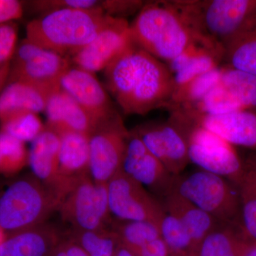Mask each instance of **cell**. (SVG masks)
Instances as JSON below:
<instances>
[{"label":"cell","mask_w":256,"mask_h":256,"mask_svg":"<svg viewBox=\"0 0 256 256\" xmlns=\"http://www.w3.org/2000/svg\"><path fill=\"white\" fill-rule=\"evenodd\" d=\"M48 98L26 82H8L0 95V124L18 114L44 112Z\"/></svg>","instance_id":"cell-22"},{"label":"cell","mask_w":256,"mask_h":256,"mask_svg":"<svg viewBox=\"0 0 256 256\" xmlns=\"http://www.w3.org/2000/svg\"><path fill=\"white\" fill-rule=\"evenodd\" d=\"M121 171L164 198L172 192L176 176L148 150L133 130L126 142Z\"/></svg>","instance_id":"cell-14"},{"label":"cell","mask_w":256,"mask_h":256,"mask_svg":"<svg viewBox=\"0 0 256 256\" xmlns=\"http://www.w3.org/2000/svg\"><path fill=\"white\" fill-rule=\"evenodd\" d=\"M172 192L210 214L220 224L240 228L239 194L225 180L201 170L190 175H176Z\"/></svg>","instance_id":"cell-6"},{"label":"cell","mask_w":256,"mask_h":256,"mask_svg":"<svg viewBox=\"0 0 256 256\" xmlns=\"http://www.w3.org/2000/svg\"><path fill=\"white\" fill-rule=\"evenodd\" d=\"M114 256H137L134 252H131L130 250L120 245L118 242L117 248H116V254Z\"/></svg>","instance_id":"cell-41"},{"label":"cell","mask_w":256,"mask_h":256,"mask_svg":"<svg viewBox=\"0 0 256 256\" xmlns=\"http://www.w3.org/2000/svg\"><path fill=\"white\" fill-rule=\"evenodd\" d=\"M58 182L56 194L60 204L78 181L89 176V136L68 132L60 134Z\"/></svg>","instance_id":"cell-16"},{"label":"cell","mask_w":256,"mask_h":256,"mask_svg":"<svg viewBox=\"0 0 256 256\" xmlns=\"http://www.w3.org/2000/svg\"><path fill=\"white\" fill-rule=\"evenodd\" d=\"M133 44L127 20L112 16L96 38L70 60L75 66L95 74L105 70Z\"/></svg>","instance_id":"cell-13"},{"label":"cell","mask_w":256,"mask_h":256,"mask_svg":"<svg viewBox=\"0 0 256 256\" xmlns=\"http://www.w3.org/2000/svg\"><path fill=\"white\" fill-rule=\"evenodd\" d=\"M60 152V136L46 128L32 141L28 151V164L35 178L53 192L56 196Z\"/></svg>","instance_id":"cell-20"},{"label":"cell","mask_w":256,"mask_h":256,"mask_svg":"<svg viewBox=\"0 0 256 256\" xmlns=\"http://www.w3.org/2000/svg\"><path fill=\"white\" fill-rule=\"evenodd\" d=\"M133 131L171 174L180 175L190 162L186 129L175 114L166 122L142 124Z\"/></svg>","instance_id":"cell-10"},{"label":"cell","mask_w":256,"mask_h":256,"mask_svg":"<svg viewBox=\"0 0 256 256\" xmlns=\"http://www.w3.org/2000/svg\"><path fill=\"white\" fill-rule=\"evenodd\" d=\"M70 67L68 58L24 38L12 58L8 82H26L50 97L60 90L62 77Z\"/></svg>","instance_id":"cell-7"},{"label":"cell","mask_w":256,"mask_h":256,"mask_svg":"<svg viewBox=\"0 0 256 256\" xmlns=\"http://www.w3.org/2000/svg\"><path fill=\"white\" fill-rule=\"evenodd\" d=\"M220 84L244 110L256 109V76L230 67H223Z\"/></svg>","instance_id":"cell-26"},{"label":"cell","mask_w":256,"mask_h":256,"mask_svg":"<svg viewBox=\"0 0 256 256\" xmlns=\"http://www.w3.org/2000/svg\"><path fill=\"white\" fill-rule=\"evenodd\" d=\"M129 133L119 116L89 136V173L95 182L108 184L120 171Z\"/></svg>","instance_id":"cell-12"},{"label":"cell","mask_w":256,"mask_h":256,"mask_svg":"<svg viewBox=\"0 0 256 256\" xmlns=\"http://www.w3.org/2000/svg\"><path fill=\"white\" fill-rule=\"evenodd\" d=\"M106 89L126 114H146L169 108L174 77L166 64L136 44L104 70Z\"/></svg>","instance_id":"cell-1"},{"label":"cell","mask_w":256,"mask_h":256,"mask_svg":"<svg viewBox=\"0 0 256 256\" xmlns=\"http://www.w3.org/2000/svg\"><path fill=\"white\" fill-rule=\"evenodd\" d=\"M170 2L198 36L224 50L229 42L256 28V0H182Z\"/></svg>","instance_id":"cell-4"},{"label":"cell","mask_w":256,"mask_h":256,"mask_svg":"<svg viewBox=\"0 0 256 256\" xmlns=\"http://www.w3.org/2000/svg\"><path fill=\"white\" fill-rule=\"evenodd\" d=\"M58 210L74 232L102 230L110 222L107 184L85 176L70 188Z\"/></svg>","instance_id":"cell-8"},{"label":"cell","mask_w":256,"mask_h":256,"mask_svg":"<svg viewBox=\"0 0 256 256\" xmlns=\"http://www.w3.org/2000/svg\"><path fill=\"white\" fill-rule=\"evenodd\" d=\"M131 252L137 256H169L170 254L168 246L161 237Z\"/></svg>","instance_id":"cell-35"},{"label":"cell","mask_w":256,"mask_h":256,"mask_svg":"<svg viewBox=\"0 0 256 256\" xmlns=\"http://www.w3.org/2000/svg\"><path fill=\"white\" fill-rule=\"evenodd\" d=\"M111 18L100 10H52L28 23L26 38L70 60L96 38Z\"/></svg>","instance_id":"cell-3"},{"label":"cell","mask_w":256,"mask_h":256,"mask_svg":"<svg viewBox=\"0 0 256 256\" xmlns=\"http://www.w3.org/2000/svg\"><path fill=\"white\" fill-rule=\"evenodd\" d=\"M28 164L25 143L0 131V173L13 174Z\"/></svg>","instance_id":"cell-30"},{"label":"cell","mask_w":256,"mask_h":256,"mask_svg":"<svg viewBox=\"0 0 256 256\" xmlns=\"http://www.w3.org/2000/svg\"><path fill=\"white\" fill-rule=\"evenodd\" d=\"M22 3L16 0H0V24L9 23L22 16Z\"/></svg>","instance_id":"cell-34"},{"label":"cell","mask_w":256,"mask_h":256,"mask_svg":"<svg viewBox=\"0 0 256 256\" xmlns=\"http://www.w3.org/2000/svg\"><path fill=\"white\" fill-rule=\"evenodd\" d=\"M11 62L0 65V95L9 80Z\"/></svg>","instance_id":"cell-40"},{"label":"cell","mask_w":256,"mask_h":256,"mask_svg":"<svg viewBox=\"0 0 256 256\" xmlns=\"http://www.w3.org/2000/svg\"><path fill=\"white\" fill-rule=\"evenodd\" d=\"M18 30L11 23L0 24V65L11 62L16 48Z\"/></svg>","instance_id":"cell-33"},{"label":"cell","mask_w":256,"mask_h":256,"mask_svg":"<svg viewBox=\"0 0 256 256\" xmlns=\"http://www.w3.org/2000/svg\"><path fill=\"white\" fill-rule=\"evenodd\" d=\"M60 201L36 178L14 182L0 197V227L5 233H16L44 224Z\"/></svg>","instance_id":"cell-5"},{"label":"cell","mask_w":256,"mask_h":256,"mask_svg":"<svg viewBox=\"0 0 256 256\" xmlns=\"http://www.w3.org/2000/svg\"><path fill=\"white\" fill-rule=\"evenodd\" d=\"M130 28L134 43L166 64L195 44L203 45L224 57L222 50L194 32L170 1L146 3Z\"/></svg>","instance_id":"cell-2"},{"label":"cell","mask_w":256,"mask_h":256,"mask_svg":"<svg viewBox=\"0 0 256 256\" xmlns=\"http://www.w3.org/2000/svg\"><path fill=\"white\" fill-rule=\"evenodd\" d=\"M5 238H6V237H5V232L0 227V245H1L2 242H4Z\"/></svg>","instance_id":"cell-42"},{"label":"cell","mask_w":256,"mask_h":256,"mask_svg":"<svg viewBox=\"0 0 256 256\" xmlns=\"http://www.w3.org/2000/svg\"><path fill=\"white\" fill-rule=\"evenodd\" d=\"M242 230L220 224L206 236L197 250L198 256H240Z\"/></svg>","instance_id":"cell-24"},{"label":"cell","mask_w":256,"mask_h":256,"mask_svg":"<svg viewBox=\"0 0 256 256\" xmlns=\"http://www.w3.org/2000/svg\"><path fill=\"white\" fill-rule=\"evenodd\" d=\"M222 69L223 67L218 66L176 88L173 94L170 110L185 108L201 100L210 89L220 82Z\"/></svg>","instance_id":"cell-27"},{"label":"cell","mask_w":256,"mask_h":256,"mask_svg":"<svg viewBox=\"0 0 256 256\" xmlns=\"http://www.w3.org/2000/svg\"><path fill=\"white\" fill-rule=\"evenodd\" d=\"M186 134L190 162L204 171L228 178L239 186L245 166L232 144L194 122Z\"/></svg>","instance_id":"cell-9"},{"label":"cell","mask_w":256,"mask_h":256,"mask_svg":"<svg viewBox=\"0 0 256 256\" xmlns=\"http://www.w3.org/2000/svg\"><path fill=\"white\" fill-rule=\"evenodd\" d=\"M224 50L229 67L256 76V28L229 42Z\"/></svg>","instance_id":"cell-25"},{"label":"cell","mask_w":256,"mask_h":256,"mask_svg":"<svg viewBox=\"0 0 256 256\" xmlns=\"http://www.w3.org/2000/svg\"><path fill=\"white\" fill-rule=\"evenodd\" d=\"M240 256H256V242L242 234L240 246Z\"/></svg>","instance_id":"cell-38"},{"label":"cell","mask_w":256,"mask_h":256,"mask_svg":"<svg viewBox=\"0 0 256 256\" xmlns=\"http://www.w3.org/2000/svg\"><path fill=\"white\" fill-rule=\"evenodd\" d=\"M242 184L256 191V163L245 168V173L240 184Z\"/></svg>","instance_id":"cell-37"},{"label":"cell","mask_w":256,"mask_h":256,"mask_svg":"<svg viewBox=\"0 0 256 256\" xmlns=\"http://www.w3.org/2000/svg\"><path fill=\"white\" fill-rule=\"evenodd\" d=\"M107 186L110 212L118 220H144L159 226L164 214L162 204L142 184L120 170Z\"/></svg>","instance_id":"cell-11"},{"label":"cell","mask_w":256,"mask_h":256,"mask_svg":"<svg viewBox=\"0 0 256 256\" xmlns=\"http://www.w3.org/2000/svg\"><path fill=\"white\" fill-rule=\"evenodd\" d=\"M164 198L162 206L165 212L182 222L191 236L194 252H197L202 240L220 222L176 192H172Z\"/></svg>","instance_id":"cell-21"},{"label":"cell","mask_w":256,"mask_h":256,"mask_svg":"<svg viewBox=\"0 0 256 256\" xmlns=\"http://www.w3.org/2000/svg\"><path fill=\"white\" fill-rule=\"evenodd\" d=\"M44 112L46 128L58 136L68 132L90 136L100 126L72 96L62 89L50 96Z\"/></svg>","instance_id":"cell-18"},{"label":"cell","mask_w":256,"mask_h":256,"mask_svg":"<svg viewBox=\"0 0 256 256\" xmlns=\"http://www.w3.org/2000/svg\"><path fill=\"white\" fill-rule=\"evenodd\" d=\"M118 246V240L112 230H108L99 245L89 256H114Z\"/></svg>","instance_id":"cell-36"},{"label":"cell","mask_w":256,"mask_h":256,"mask_svg":"<svg viewBox=\"0 0 256 256\" xmlns=\"http://www.w3.org/2000/svg\"><path fill=\"white\" fill-rule=\"evenodd\" d=\"M64 244L68 256H89L88 254L73 240L64 242Z\"/></svg>","instance_id":"cell-39"},{"label":"cell","mask_w":256,"mask_h":256,"mask_svg":"<svg viewBox=\"0 0 256 256\" xmlns=\"http://www.w3.org/2000/svg\"><path fill=\"white\" fill-rule=\"evenodd\" d=\"M45 129L46 126L35 114H18L0 124V131L24 143L34 140Z\"/></svg>","instance_id":"cell-31"},{"label":"cell","mask_w":256,"mask_h":256,"mask_svg":"<svg viewBox=\"0 0 256 256\" xmlns=\"http://www.w3.org/2000/svg\"><path fill=\"white\" fill-rule=\"evenodd\" d=\"M183 112L195 124L215 133L232 146L256 149V109L218 116Z\"/></svg>","instance_id":"cell-17"},{"label":"cell","mask_w":256,"mask_h":256,"mask_svg":"<svg viewBox=\"0 0 256 256\" xmlns=\"http://www.w3.org/2000/svg\"><path fill=\"white\" fill-rule=\"evenodd\" d=\"M60 242L58 230L43 224L9 234L0 245V256H52Z\"/></svg>","instance_id":"cell-19"},{"label":"cell","mask_w":256,"mask_h":256,"mask_svg":"<svg viewBox=\"0 0 256 256\" xmlns=\"http://www.w3.org/2000/svg\"><path fill=\"white\" fill-rule=\"evenodd\" d=\"M222 60L224 57L214 50L203 45L195 44L166 66L174 77L176 89L192 79L218 68Z\"/></svg>","instance_id":"cell-23"},{"label":"cell","mask_w":256,"mask_h":256,"mask_svg":"<svg viewBox=\"0 0 256 256\" xmlns=\"http://www.w3.org/2000/svg\"><path fill=\"white\" fill-rule=\"evenodd\" d=\"M112 230L119 244L130 250L161 237L158 225L144 220H117L112 223Z\"/></svg>","instance_id":"cell-28"},{"label":"cell","mask_w":256,"mask_h":256,"mask_svg":"<svg viewBox=\"0 0 256 256\" xmlns=\"http://www.w3.org/2000/svg\"><path fill=\"white\" fill-rule=\"evenodd\" d=\"M238 186L240 230L246 238L256 242V191L242 184Z\"/></svg>","instance_id":"cell-32"},{"label":"cell","mask_w":256,"mask_h":256,"mask_svg":"<svg viewBox=\"0 0 256 256\" xmlns=\"http://www.w3.org/2000/svg\"><path fill=\"white\" fill-rule=\"evenodd\" d=\"M159 228L161 238L168 246L170 252L176 256H183L186 252H194L188 229L174 216L164 210Z\"/></svg>","instance_id":"cell-29"},{"label":"cell","mask_w":256,"mask_h":256,"mask_svg":"<svg viewBox=\"0 0 256 256\" xmlns=\"http://www.w3.org/2000/svg\"><path fill=\"white\" fill-rule=\"evenodd\" d=\"M60 89L72 96L98 126L119 116L107 90L94 74L70 66L62 77Z\"/></svg>","instance_id":"cell-15"},{"label":"cell","mask_w":256,"mask_h":256,"mask_svg":"<svg viewBox=\"0 0 256 256\" xmlns=\"http://www.w3.org/2000/svg\"></svg>","instance_id":"cell-43"}]
</instances>
